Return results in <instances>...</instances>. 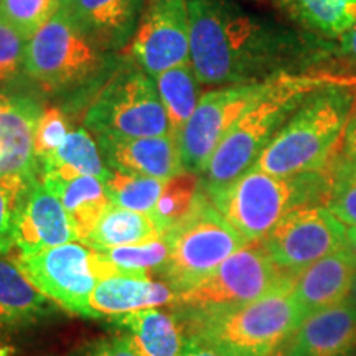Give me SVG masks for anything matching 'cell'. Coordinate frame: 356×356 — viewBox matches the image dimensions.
Masks as SVG:
<instances>
[{
    "mask_svg": "<svg viewBox=\"0 0 356 356\" xmlns=\"http://www.w3.org/2000/svg\"><path fill=\"white\" fill-rule=\"evenodd\" d=\"M177 292L165 282L145 277L111 275L97 280L91 293V307L97 315L119 317L136 310L175 304Z\"/></svg>",
    "mask_w": 356,
    "mask_h": 356,
    "instance_id": "44dd1931",
    "label": "cell"
},
{
    "mask_svg": "<svg viewBox=\"0 0 356 356\" xmlns=\"http://www.w3.org/2000/svg\"><path fill=\"white\" fill-rule=\"evenodd\" d=\"M296 279L270 259L261 241L249 243L198 284L178 292L175 305L184 312L231 309L269 296Z\"/></svg>",
    "mask_w": 356,
    "mask_h": 356,
    "instance_id": "52a82bcc",
    "label": "cell"
},
{
    "mask_svg": "<svg viewBox=\"0 0 356 356\" xmlns=\"http://www.w3.org/2000/svg\"><path fill=\"white\" fill-rule=\"evenodd\" d=\"M76 239V233L60 198L37 178L20 213L15 248L20 254H37L44 249L73 243Z\"/></svg>",
    "mask_w": 356,
    "mask_h": 356,
    "instance_id": "2e32d148",
    "label": "cell"
},
{
    "mask_svg": "<svg viewBox=\"0 0 356 356\" xmlns=\"http://www.w3.org/2000/svg\"><path fill=\"white\" fill-rule=\"evenodd\" d=\"M338 40H340V43H338L337 50L340 51V55L356 61V25Z\"/></svg>",
    "mask_w": 356,
    "mask_h": 356,
    "instance_id": "d590c367",
    "label": "cell"
},
{
    "mask_svg": "<svg viewBox=\"0 0 356 356\" xmlns=\"http://www.w3.org/2000/svg\"><path fill=\"white\" fill-rule=\"evenodd\" d=\"M356 273V254L348 244L302 270L293 286V297L304 318L348 300Z\"/></svg>",
    "mask_w": 356,
    "mask_h": 356,
    "instance_id": "d6986e66",
    "label": "cell"
},
{
    "mask_svg": "<svg viewBox=\"0 0 356 356\" xmlns=\"http://www.w3.org/2000/svg\"><path fill=\"white\" fill-rule=\"evenodd\" d=\"M119 327L126 328L127 338L139 356H181L185 338L180 323L157 309L136 310L114 317Z\"/></svg>",
    "mask_w": 356,
    "mask_h": 356,
    "instance_id": "603a6c76",
    "label": "cell"
},
{
    "mask_svg": "<svg viewBox=\"0 0 356 356\" xmlns=\"http://www.w3.org/2000/svg\"><path fill=\"white\" fill-rule=\"evenodd\" d=\"M181 356H220L215 353L211 348H208L207 345H203L202 341L197 340L195 337L186 335L185 345H184V355Z\"/></svg>",
    "mask_w": 356,
    "mask_h": 356,
    "instance_id": "8d00e7d4",
    "label": "cell"
},
{
    "mask_svg": "<svg viewBox=\"0 0 356 356\" xmlns=\"http://www.w3.org/2000/svg\"><path fill=\"white\" fill-rule=\"evenodd\" d=\"M38 175L2 173L0 175V254L15 248L17 225L25 200Z\"/></svg>",
    "mask_w": 356,
    "mask_h": 356,
    "instance_id": "f1b7e54d",
    "label": "cell"
},
{
    "mask_svg": "<svg viewBox=\"0 0 356 356\" xmlns=\"http://www.w3.org/2000/svg\"><path fill=\"white\" fill-rule=\"evenodd\" d=\"M200 191L197 173L181 172L167 180L152 216L162 226L163 233L170 231L177 222L188 215Z\"/></svg>",
    "mask_w": 356,
    "mask_h": 356,
    "instance_id": "f546056e",
    "label": "cell"
},
{
    "mask_svg": "<svg viewBox=\"0 0 356 356\" xmlns=\"http://www.w3.org/2000/svg\"><path fill=\"white\" fill-rule=\"evenodd\" d=\"M71 356H139L129 340L127 335H118L109 338L89 341Z\"/></svg>",
    "mask_w": 356,
    "mask_h": 356,
    "instance_id": "e575fe53",
    "label": "cell"
},
{
    "mask_svg": "<svg viewBox=\"0 0 356 356\" xmlns=\"http://www.w3.org/2000/svg\"><path fill=\"white\" fill-rule=\"evenodd\" d=\"M102 66V50L61 8L30 42H26L24 68L47 91L81 86L96 76Z\"/></svg>",
    "mask_w": 356,
    "mask_h": 356,
    "instance_id": "9c48e42d",
    "label": "cell"
},
{
    "mask_svg": "<svg viewBox=\"0 0 356 356\" xmlns=\"http://www.w3.org/2000/svg\"><path fill=\"white\" fill-rule=\"evenodd\" d=\"M165 184V180H159L154 177L113 170V175L108 181H104V186L113 204L126 208V210L152 215L162 197Z\"/></svg>",
    "mask_w": 356,
    "mask_h": 356,
    "instance_id": "83f0119b",
    "label": "cell"
},
{
    "mask_svg": "<svg viewBox=\"0 0 356 356\" xmlns=\"http://www.w3.org/2000/svg\"><path fill=\"white\" fill-rule=\"evenodd\" d=\"M70 132L68 119L63 111L58 108L43 111L37 127V136H35V155L38 162L53 152L58 145H61Z\"/></svg>",
    "mask_w": 356,
    "mask_h": 356,
    "instance_id": "d6a6232c",
    "label": "cell"
},
{
    "mask_svg": "<svg viewBox=\"0 0 356 356\" xmlns=\"http://www.w3.org/2000/svg\"><path fill=\"white\" fill-rule=\"evenodd\" d=\"M203 188V186H202ZM204 193L248 243L262 241L287 213L307 204H327L330 172L277 177L249 168L241 177Z\"/></svg>",
    "mask_w": 356,
    "mask_h": 356,
    "instance_id": "5b68a950",
    "label": "cell"
},
{
    "mask_svg": "<svg viewBox=\"0 0 356 356\" xmlns=\"http://www.w3.org/2000/svg\"><path fill=\"white\" fill-rule=\"evenodd\" d=\"M50 312V299L26 279L13 259L0 254V335L22 330Z\"/></svg>",
    "mask_w": 356,
    "mask_h": 356,
    "instance_id": "7402d4cb",
    "label": "cell"
},
{
    "mask_svg": "<svg viewBox=\"0 0 356 356\" xmlns=\"http://www.w3.org/2000/svg\"><path fill=\"white\" fill-rule=\"evenodd\" d=\"M40 173L61 175H91L108 181L113 170L102 162L96 140L86 129L71 131L53 152L38 162Z\"/></svg>",
    "mask_w": 356,
    "mask_h": 356,
    "instance_id": "484cf974",
    "label": "cell"
},
{
    "mask_svg": "<svg viewBox=\"0 0 356 356\" xmlns=\"http://www.w3.org/2000/svg\"><path fill=\"white\" fill-rule=\"evenodd\" d=\"M144 0H61V10L102 51L131 44Z\"/></svg>",
    "mask_w": 356,
    "mask_h": 356,
    "instance_id": "5bb4252c",
    "label": "cell"
},
{
    "mask_svg": "<svg viewBox=\"0 0 356 356\" xmlns=\"http://www.w3.org/2000/svg\"><path fill=\"white\" fill-rule=\"evenodd\" d=\"M343 154L356 155V114L351 119L343 137Z\"/></svg>",
    "mask_w": 356,
    "mask_h": 356,
    "instance_id": "74e56055",
    "label": "cell"
},
{
    "mask_svg": "<svg viewBox=\"0 0 356 356\" xmlns=\"http://www.w3.org/2000/svg\"><path fill=\"white\" fill-rule=\"evenodd\" d=\"M84 126L97 137H157L170 134L157 84L144 70L115 73L84 114Z\"/></svg>",
    "mask_w": 356,
    "mask_h": 356,
    "instance_id": "ba28073f",
    "label": "cell"
},
{
    "mask_svg": "<svg viewBox=\"0 0 356 356\" xmlns=\"http://www.w3.org/2000/svg\"><path fill=\"white\" fill-rule=\"evenodd\" d=\"M26 42L0 20V83L10 81L25 63Z\"/></svg>",
    "mask_w": 356,
    "mask_h": 356,
    "instance_id": "836d02e7",
    "label": "cell"
},
{
    "mask_svg": "<svg viewBox=\"0 0 356 356\" xmlns=\"http://www.w3.org/2000/svg\"><path fill=\"white\" fill-rule=\"evenodd\" d=\"M162 226L152 215L126 210L111 203L83 244L92 251L142 244L162 238Z\"/></svg>",
    "mask_w": 356,
    "mask_h": 356,
    "instance_id": "cb8c5ba5",
    "label": "cell"
},
{
    "mask_svg": "<svg viewBox=\"0 0 356 356\" xmlns=\"http://www.w3.org/2000/svg\"><path fill=\"white\" fill-rule=\"evenodd\" d=\"M131 56L154 79L173 66L190 63V19L186 0H144L131 42Z\"/></svg>",
    "mask_w": 356,
    "mask_h": 356,
    "instance_id": "4fadbf2b",
    "label": "cell"
},
{
    "mask_svg": "<svg viewBox=\"0 0 356 356\" xmlns=\"http://www.w3.org/2000/svg\"><path fill=\"white\" fill-rule=\"evenodd\" d=\"M356 351V309L348 300L309 315L279 356H348Z\"/></svg>",
    "mask_w": 356,
    "mask_h": 356,
    "instance_id": "ac0fdd59",
    "label": "cell"
},
{
    "mask_svg": "<svg viewBox=\"0 0 356 356\" xmlns=\"http://www.w3.org/2000/svg\"><path fill=\"white\" fill-rule=\"evenodd\" d=\"M327 208L343 225L356 226V155L338 154L330 168Z\"/></svg>",
    "mask_w": 356,
    "mask_h": 356,
    "instance_id": "1f68e13d",
    "label": "cell"
},
{
    "mask_svg": "<svg viewBox=\"0 0 356 356\" xmlns=\"http://www.w3.org/2000/svg\"><path fill=\"white\" fill-rule=\"evenodd\" d=\"M261 243L280 269L299 275L325 256L345 248L346 229L327 204H307L287 213Z\"/></svg>",
    "mask_w": 356,
    "mask_h": 356,
    "instance_id": "30bf717a",
    "label": "cell"
},
{
    "mask_svg": "<svg viewBox=\"0 0 356 356\" xmlns=\"http://www.w3.org/2000/svg\"><path fill=\"white\" fill-rule=\"evenodd\" d=\"M12 259L26 279L55 304L81 317H99L91 307V293L97 284L91 249L68 243L37 254L17 252Z\"/></svg>",
    "mask_w": 356,
    "mask_h": 356,
    "instance_id": "8fae6325",
    "label": "cell"
},
{
    "mask_svg": "<svg viewBox=\"0 0 356 356\" xmlns=\"http://www.w3.org/2000/svg\"><path fill=\"white\" fill-rule=\"evenodd\" d=\"M190 61L207 86L257 83L293 73L314 48L299 33L262 19L234 0H186Z\"/></svg>",
    "mask_w": 356,
    "mask_h": 356,
    "instance_id": "6da1fadb",
    "label": "cell"
},
{
    "mask_svg": "<svg viewBox=\"0 0 356 356\" xmlns=\"http://www.w3.org/2000/svg\"><path fill=\"white\" fill-rule=\"evenodd\" d=\"M293 286L231 309L185 312L186 335L220 356H279L304 322Z\"/></svg>",
    "mask_w": 356,
    "mask_h": 356,
    "instance_id": "277c9868",
    "label": "cell"
},
{
    "mask_svg": "<svg viewBox=\"0 0 356 356\" xmlns=\"http://www.w3.org/2000/svg\"><path fill=\"white\" fill-rule=\"evenodd\" d=\"M267 86L266 81L229 84L204 92L197 109L178 136L184 170L203 173L226 132L238 121L244 109L256 101Z\"/></svg>",
    "mask_w": 356,
    "mask_h": 356,
    "instance_id": "7c38bea8",
    "label": "cell"
},
{
    "mask_svg": "<svg viewBox=\"0 0 356 356\" xmlns=\"http://www.w3.org/2000/svg\"><path fill=\"white\" fill-rule=\"evenodd\" d=\"M330 78L332 74L320 73H282L267 79L264 92L244 109L208 160L200 181L203 190L220 188L248 172L307 96Z\"/></svg>",
    "mask_w": 356,
    "mask_h": 356,
    "instance_id": "3957f363",
    "label": "cell"
},
{
    "mask_svg": "<svg viewBox=\"0 0 356 356\" xmlns=\"http://www.w3.org/2000/svg\"><path fill=\"white\" fill-rule=\"evenodd\" d=\"M346 244H348L351 251L356 254V226L346 229Z\"/></svg>",
    "mask_w": 356,
    "mask_h": 356,
    "instance_id": "f35d334b",
    "label": "cell"
},
{
    "mask_svg": "<svg viewBox=\"0 0 356 356\" xmlns=\"http://www.w3.org/2000/svg\"><path fill=\"white\" fill-rule=\"evenodd\" d=\"M356 114V76H332L275 134L251 168L289 177L327 170Z\"/></svg>",
    "mask_w": 356,
    "mask_h": 356,
    "instance_id": "7a4b0ae2",
    "label": "cell"
},
{
    "mask_svg": "<svg viewBox=\"0 0 356 356\" xmlns=\"http://www.w3.org/2000/svg\"><path fill=\"white\" fill-rule=\"evenodd\" d=\"M155 83H157L160 99L165 108L170 134L178 139L200 101L198 79L191 61L163 71L155 78Z\"/></svg>",
    "mask_w": 356,
    "mask_h": 356,
    "instance_id": "4316f807",
    "label": "cell"
},
{
    "mask_svg": "<svg viewBox=\"0 0 356 356\" xmlns=\"http://www.w3.org/2000/svg\"><path fill=\"white\" fill-rule=\"evenodd\" d=\"M61 8V0H0V20L30 42Z\"/></svg>",
    "mask_w": 356,
    "mask_h": 356,
    "instance_id": "4dcf8cb0",
    "label": "cell"
},
{
    "mask_svg": "<svg viewBox=\"0 0 356 356\" xmlns=\"http://www.w3.org/2000/svg\"><path fill=\"white\" fill-rule=\"evenodd\" d=\"M97 144L111 170L165 181L185 172L178 139L172 134L157 137L99 136Z\"/></svg>",
    "mask_w": 356,
    "mask_h": 356,
    "instance_id": "9a60e30c",
    "label": "cell"
},
{
    "mask_svg": "<svg viewBox=\"0 0 356 356\" xmlns=\"http://www.w3.org/2000/svg\"><path fill=\"white\" fill-rule=\"evenodd\" d=\"M170 256L159 270L177 293L190 289L249 244L216 210L200 184L188 215L167 231Z\"/></svg>",
    "mask_w": 356,
    "mask_h": 356,
    "instance_id": "8992f818",
    "label": "cell"
},
{
    "mask_svg": "<svg viewBox=\"0 0 356 356\" xmlns=\"http://www.w3.org/2000/svg\"><path fill=\"white\" fill-rule=\"evenodd\" d=\"M348 302L356 309V273H355L353 284H351V291H350V296H348Z\"/></svg>",
    "mask_w": 356,
    "mask_h": 356,
    "instance_id": "ab89813d",
    "label": "cell"
},
{
    "mask_svg": "<svg viewBox=\"0 0 356 356\" xmlns=\"http://www.w3.org/2000/svg\"><path fill=\"white\" fill-rule=\"evenodd\" d=\"M42 184L60 198L79 241L84 243L111 204L104 181L91 175L40 173Z\"/></svg>",
    "mask_w": 356,
    "mask_h": 356,
    "instance_id": "ffe728a7",
    "label": "cell"
},
{
    "mask_svg": "<svg viewBox=\"0 0 356 356\" xmlns=\"http://www.w3.org/2000/svg\"><path fill=\"white\" fill-rule=\"evenodd\" d=\"M280 12L310 35L340 38L356 25V0H273Z\"/></svg>",
    "mask_w": 356,
    "mask_h": 356,
    "instance_id": "d4e9b609",
    "label": "cell"
},
{
    "mask_svg": "<svg viewBox=\"0 0 356 356\" xmlns=\"http://www.w3.org/2000/svg\"><path fill=\"white\" fill-rule=\"evenodd\" d=\"M43 109L25 96L0 91V175H38L35 136Z\"/></svg>",
    "mask_w": 356,
    "mask_h": 356,
    "instance_id": "e0dca14e",
    "label": "cell"
},
{
    "mask_svg": "<svg viewBox=\"0 0 356 356\" xmlns=\"http://www.w3.org/2000/svg\"><path fill=\"white\" fill-rule=\"evenodd\" d=\"M348 356H356V351H353V353H351V355H348Z\"/></svg>",
    "mask_w": 356,
    "mask_h": 356,
    "instance_id": "60d3db41",
    "label": "cell"
}]
</instances>
